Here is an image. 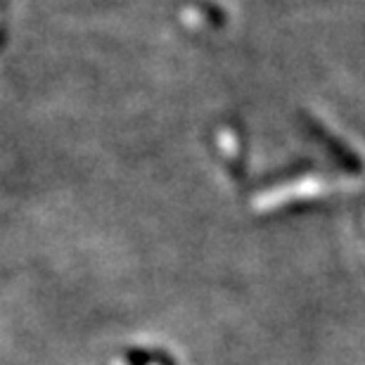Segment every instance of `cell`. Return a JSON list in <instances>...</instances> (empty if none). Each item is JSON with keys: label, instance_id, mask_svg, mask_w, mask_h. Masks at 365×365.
I'll use <instances>...</instances> for the list:
<instances>
[]
</instances>
